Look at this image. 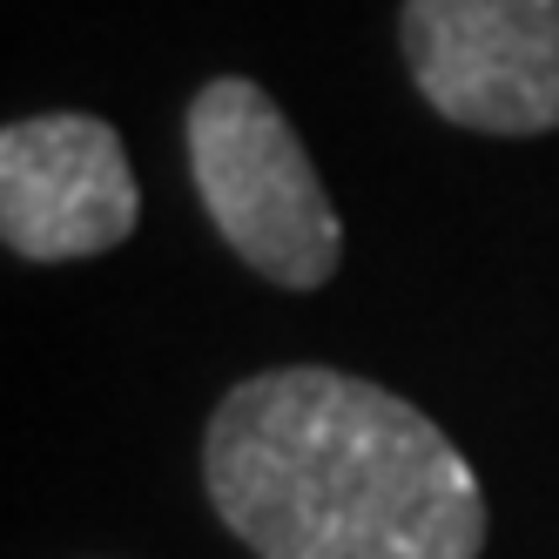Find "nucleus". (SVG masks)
<instances>
[{
	"label": "nucleus",
	"instance_id": "obj_4",
	"mask_svg": "<svg viewBox=\"0 0 559 559\" xmlns=\"http://www.w3.org/2000/svg\"><path fill=\"white\" fill-rule=\"evenodd\" d=\"M142 189L102 115L55 108L0 129V243L21 263H88L129 243Z\"/></svg>",
	"mask_w": 559,
	"mask_h": 559
},
{
	"label": "nucleus",
	"instance_id": "obj_3",
	"mask_svg": "<svg viewBox=\"0 0 559 559\" xmlns=\"http://www.w3.org/2000/svg\"><path fill=\"white\" fill-rule=\"evenodd\" d=\"M397 55L452 129L512 142L559 129V0H405Z\"/></svg>",
	"mask_w": 559,
	"mask_h": 559
},
{
	"label": "nucleus",
	"instance_id": "obj_2",
	"mask_svg": "<svg viewBox=\"0 0 559 559\" xmlns=\"http://www.w3.org/2000/svg\"><path fill=\"white\" fill-rule=\"evenodd\" d=\"M189 182L229 257L276 290H324L344 263V216L317 176L297 122L263 82L216 74L182 115Z\"/></svg>",
	"mask_w": 559,
	"mask_h": 559
},
{
	"label": "nucleus",
	"instance_id": "obj_1",
	"mask_svg": "<svg viewBox=\"0 0 559 559\" xmlns=\"http://www.w3.org/2000/svg\"><path fill=\"white\" fill-rule=\"evenodd\" d=\"M203 492L257 559H478L492 506L472 459L337 365H276L223 391Z\"/></svg>",
	"mask_w": 559,
	"mask_h": 559
}]
</instances>
